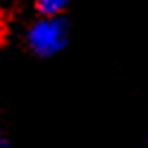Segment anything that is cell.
<instances>
[{
    "mask_svg": "<svg viewBox=\"0 0 148 148\" xmlns=\"http://www.w3.org/2000/svg\"><path fill=\"white\" fill-rule=\"evenodd\" d=\"M24 42L35 57H57L70 44V24L65 18H37L28 24Z\"/></svg>",
    "mask_w": 148,
    "mask_h": 148,
    "instance_id": "1",
    "label": "cell"
},
{
    "mask_svg": "<svg viewBox=\"0 0 148 148\" xmlns=\"http://www.w3.org/2000/svg\"><path fill=\"white\" fill-rule=\"evenodd\" d=\"M68 0H35L37 18H63Z\"/></svg>",
    "mask_w": 148,
    "mask_h": 148,
    "instance_id": "2",
    "label": "cell"
},
{
    "mask_svg": "<svg viewBox=\"0 0 148 148\" xmlns=\"http://www.w3.org/2000/svg\"><path fill=\"white\" fill-rule=\"evenodd\" d=\"M0 148H11V139L2 129H0Z\"/></svg>",
    "mask_w": 148,
    "mask_h": 148,
    "instance_id": "3",
    "label": "cell"
},
{
    "mask_svg": "<svg viewBox=\"0 0 148 148\" xmlns=\"http://www.w3.org/2000/svg\"><path fill=\"white\" fill-rule=\"evenodd\" d=\"M2 39H5V24L0 20V46H2Z\"/></svg>",
    "mask_w": 148,
    "mask_h": 148,
    "instance_id": "4",
    "label": "cell"
},
{
    "mask_svg": "<svg viewBox=\"0 0 148 148\" xmlns=\"http://www.w3.org/2000/svg\"><path fill=\"white\" fill-rule=\"evenodd\" d=\"M146 142H148V135H146Z\"/></svg>",
    "mask_w": 148,
    "mask_h": 148,
    "instance_id": "5",
    "label": "cell"
}]
</instances>
